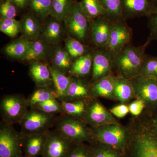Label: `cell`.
<instances>
[{
  "label": "cell",
  "mask_w": 157,
  "mask_h": 157,
  "mask_svg": "<svg viewBox=\"0 0 157 157\" xmlns=\"http://www.w3.org/2000/svg\"><path fill=\"white\" fill-rule=\"evenodd\" d=\"M151 40L140 46L129 43L117 54L113 59L112 73L116 76L132 79L140 74L144 61L146 58L145 50Z\"/></svg>",
  "instance_id": "6da1fadb"
},
{
  "label": "cell",
  "mask_w": 157,
  "mask_h": 157,
  "mask_svg": "<svg viewBox=\"0 0 157 157\" xmlns=\"http://www.w3.org/2000/svg\"><path fill=\"white\" fill-rule=\"evenodd\" d=\"M128 124L131 135L127 147H129L132 157H157V137L143 118L140 116L132 117Z\"/></svg>",
  "instance_id": "7a4b0ae2"
},
{
  "label": "cell",
  "mask_w": 157,
  "mask_h": 157,
  "mask_svg": "<svg viewBox=\"0 0 157 157\" xmlns=\"http://www.w3.org/2000/svg\"><path fill=\"white\" fill-rule=\"evenodd\" d=\"M54 127L56 131L73 143H90L94 140L91 127L78 118L59 114Z\"/></svg>",
  "instance_id": "3957f363"
},
{
  "label": "cell",
  "mask_w": 157,
  "mask_h": 157,
  "mask_svg": "<svg viewBox=\"0 0 157 157\" xmlns=\"http://www.w3.org/2000/svg\"><path fill=\"white\" fill-rule=\"evenodd\" d=\"M91 128L94 140L124 151L131 135V129L128 124L124 126L118 123Z\"/></svg>",
  "instance_id": "277c9868"
},
{
  "label": "cell",
  "mask_w": 157,
  "mask_h": 157,
  "mask_svg": "<svg viewBox=\"0 0 157 157\" xmlns=\"http://www.w3.org/2000/svg\"><path fill=\"white\" fill-rule=\"evenodd\" d=\"M57 117L35 107L30 108L19 123L21 132L23 135L47 133L54 127Z\"/></svg>",
  "instance_id": "5b68a950"
},
{
  "label": "cell",
  "mask_w": 157,
  "mask_h": 157,
  "mask_svg": "<svg viewBox=\"0 0 157 157\" xmlns=\"http://www.w3.org/2000/svg\"><path fill=\"white\" fill-rule=\"evenodd\" d=\"M133 86L135 99L145 104L144 112L149 114L157 113V80L140 74L130 79Z\"/></svg>",
  "instance_id": "8992f818"
},
{
  "label": "cell",
  "mask_w": 157,
  "mask_h": 157,
  "mask_svg": "<svg viewBox=\"0 0 157 157\" xmlns=\"http://www.w3.org/2000/svg\"><path fill=\"white\" fill-rule=\"evenodd\" d=\"M28 108L27 98L22 95H8L1 98V117L2 121L9 124H19L27 112Z\"/></svg>",
  "instance_id": "52a82bcc"
},
{
  "label": "cell",
  "mask_w": 157,
  "mask_h": 157,
  "mask_svg": "<svg viewBox=\"0 0 157 157\" xmlns=\"http://www.w3.org/2000/svg\"><path fill=\"white\" fill-rule=\"evenodd\" d=\"M23 135L13 125L2 121L0 125V157H22Z\"/></svg>",
  "instance_id": "ba28073f"
},
{
  "label": "cell",
  "mask_w": 157,
  "mask_h": 157,
  "mask_svg": "<svg viewBox=\"0 0 157 157\" xmlns=\"http://www.w3.org/2000/svg\"><path fill=\"white\" fill-rule=\"evenodd\" d=\"M82 120L93 128L119 123L115 117L107 110L99 99L94 98L90 99Z\"/></svg>",
  "instance_id": "9c48e42d"
},
{
  "label": "cell",
  "mask_w": 157,
  "mask_h": 157,
  "mask_svg": "<svg viewBox=\"0 0 157 157\" xmlns=\"http://www.w3.org/2000/svg\"><path fill=\"white\" fill-rule=\"evenodd\" d=\"M88 18L78 3H75L73 10L64 20L69 33L80 42L86 39L88 31Z\"/></svg>",
  "instance_id": "30bf717a"
},
{
  "label": "cell",
  "mask_w": 157,
  "mask_h": 157,
  "mask_svg": "<svg viewBox=\"0 0 157 157\" xmlns=\"http://www.w3.org/2000/svg\"><path fill=\"white\" fill-rule=\"evenodd\" d=\"M132 36V29L122 20L113 22L109 41L104 49L113 58L130 43Z\"/></svg>",
  "instance_id": "8fae6325"
},
{
  "label": "cell",
  "mask_w": 157,
  "mask_h": 157,
  "mask_svg": "<svg viewBox=\"0 0 157 157\" xmlns=\"http://www.w3.org/2000/svg\"><path fill=\"white\" fill-rule=\"evenodd\" d=\"M74 143L55 129L47 133L42 157H67Z\"/></svg>",
  "instance_id": "7c38bea8"
},
{
  "label": "cell",
  "mask_w": 157,
  "mask_h": 157,
  "mask_svg": "<svg viewBox=\"0 0 157 157\" xmlns=\"http://www.w3.org/2000/svg\"><path fill=\"white\" fill-rule=\"evenodd\" d=\"M113 57L104 48L96 52L93 56L91 83L113 74Z\"/></svg>",
  "instance_id": "4fadbf2b"
},
{
  "label": "cell",
  "mask_w": 157,
  "mask_h": 157,
  "mask_svg": "<svg viewBox=\"0 0 157 157\" xmlns=\"http://www.w3.org/2000/svg\"><path fill=\"white\" fill-rule=\"evenodd\" d=\"M113 22L105 16L98 17L91 26L92 39L98 47L104 48L108 43Z\"/></svg>",
  "instance_id": "5bb4252c"
},
{
  "label": "cell",
  "mask_w": 157,
  "mask_h": 157,
  "mask_svg": "<svg viewBox=\"0 0 157 157\" xmlns=\"http://www.w3.org/2000/svg\"><path fill=\"white\" fill-rule=\"evenodd\" d=\"M115 76L112 74L91 83L90 97L117 101L115 94Z\"/></svg>",
  "instance_id": "9a60e30c"
},
{
  "label": "cell",
  "mask_w": 157,
  "mask_h": 157,
  "mask_svg": "<svg viewBox=\"0 0 157 157\" xmlns=\"http://www.w3.org/2000/svg\"><path fill=\"white\" fill-rule=\"evenodd\" d=\"M45 134L23 135L22 146L24 155L37 157L42 155L47 138Z\"/></svg>",
  "instance_id": "2e32d148"
},
{
  "label": "cell",
  "mask_w": 157,
  "mask_h": 157,
  "mask_svg": "<svg viewBox=\"0 0 157 157\" xmlns=\"http://www.w3.org/2000/svg\"><path fill=\"white\" fill-rule=\"evenodd\" d=\"M29 75L37 87L51 86L52 79L49 67L40 62L31 63L29 67Z\"/></svg>",
  "instance_id": "e0dca14e"
},
{
  "label": "cell",
  "mask_w": 157,
  "mask_h": 157,
  "mask_svg": "<svg viewBox=\"0 0 157 157\" xmlns=\"http://www.w3.org/2000/svg\"><path fill=\"white\" fill-rule=\"evenodd\" d=\"M90 84L83 78L73 77L66 97L63 101H73L92 98L90 96Z\"/></svg>",
  "instance_id": "ac0fdd59"
},
{
  "label": "cell",
  "mask_w": 157,
  "mask_h": 157,
  "mask_svg": "<svg viewBox=\"0 0 157 157\" xmlns=\"http://www.w3.org/2000/svg\"><path fill=\"white\" fill-rule=\"evenodd\" d=\"M48 67L52 77L53 87L56 93L58 100L63 101L66 97L73 77L66 76V74L52 66Z\"/></svg>",
  "instance_id": "d6986e66"
},
{
  "label": "cell",
  "mask_w": 157,
  "mask_h": 157,
  "mask_svg": "<svg viewBox=\"0 0 157 157\" xmlns=\"http://www.w3.org/2000/svg\"><path fill=\"white\" fill-rule=\"evenodd\" d=\"M115 94L117 101L128 105L135 99L131 80L115 76Z\"/></svg>",
  "instance_id": "ffe728a7"
},
{
  "label": "cell",
  "mask_w": 157,
  "mask_h": 157,
  "mask_svg": "<svg viewBox=\"0 0 157 157\" xmlns=\"http://www.w3.org/2000/svg\"><path fill=\"white\" fill-rule=\"evenodd\" d=\"M154 2L147 0H122V9L127 15L132 16L145 14L148 16L154 7Z\"/></svg>",
  "instance_id": "44dd1931"
},
{
  "label": "cell",
  "mask_w": 157,
  "mask_h": 157,
  "mask_svg": "<svg viewBox=\"0 0 157 157\" xmlns=\"http://www.w3.org/2000/svg\"><path fill=\"white\" fill-rule=\"evenodd\" d=\"M93 56L87 53L75 60L73 63L70 73L71 76L78 78H84L92 73Z\"/></svg>",
  "instance_id": "7402d4cb"
},
{
  "label": "cell",
  "mask_w": 157,
  "mask_h": 157,
  "mask_svg": "<svg viewBox=\"0 0 157 157\" xmlns=\"http://www.w3.org/2000/svg\"><path fill=\"white\" fill-rule=\"evenodd\" d=\"M90 98L73 101H60L63 108V114L83 119Z\"/></svg>",
  "instance_id": "603a6c76"
},
{
  "label": "cell",
  "mask_w": 157,
  "mask_h": 157,
  "mask_svg": "<svg viewBox=\"0 0 157 157\" xmlns=\"http://www.w3.org/2000/svg\"><path fill=\"white\" fill-rule=\"evenodd\" d=\"M42 32L44 40L47 43L54 44L61 40L63 29L60 21L55 19L47 22L42 29Z\"/></svg>",
  "instance_id": "cb8c5ba5"
},
{
  "label": "cell",
  "mask_w": 157,
  "mask_h": 157,
  "mask_svg": "<svg viewBox=\"0 0 157 157\" xmlns=\"http://www.w3.org/2000/svg\"><path fill=\"white\" fill-rule=\"evenodd\" d=\"M21 31L25 39L35 40L39 37L42 28L36 18L31 15L24 17L21 21Z\"/></svg>",
  "instance_id": "d4e9b609"
},
{
  "label": "cell",
  "mask_w": 157,
  "mask_h": 157,
  "mask_svg": "<svg viewBox=\"0 0 157 157\" xmlns=\"http://www.w3.org/2000/svg\"><path fill=\"white\" fill-rule=\"evenodd\" d=\"M52 99H57L56 93L51 86L38 87L27 98L29 108L33 107L36 104Z\"/></svg>",
  "instance_id": "484cf974"
},
{
  "label": "cell",
  "mask_w": 157,
  "mask_h": 157,
  "mask_svg": "<svg viewBox=\"0 0 157 157\" xmlns=\"http://www.w3.org/2000/svg\"><path fill=\"white\" fill-rule=\"evenodd\" d=\"M74 4L72 0H52L51 15L59 21H64L72 11Z\"/></svg>",
  "instance_id": "4316f807"
},
{
  "label": "cell",
  "mask_w": 157,
  "mask_h": 157,
  "mask_svg": "<svg viewBox=\"0 0 157 157\" xmlns=\"http://www.w3.org/2000/svg\"><path fill=\"white\" fill-rule=\"evenodd\" d=\"M105 11V17L113 22L122 20V0H100Z\"/></svg>",
  "instance_id": "83f0119b"
},
{
  "label": "cell",
  "mask_w": 157,
  "mask_h": 157,
  "mask_svg": "<svg viewBox=\"0 0 157 157\" xmlns=\"http://www.w3.org/2000/svg\"><path fill=\"white\" fill-rule=\"evenodd\" d=\"M79 6L88 18L94 19L105 16V11L100 0H82Z\"/></svg>",
  "instance_id": "f1b7e54d"
},
{
  "label": "cell",
  "mask_w": 157,
  "mask_h": 157,
  "mask_svg": "<svg viewBox=\"0 0 157 157\" xmlns=\"http://www.w3.org/2000/svg\"><path fill=\"white\" fill-rule=\"evenodd\" d=\"M31 42L28 39H20L6 46L4 52L8 56L21 60L27 52Z\"/></svg>",
  "instance_id": "f546056e"
},
{
  "label": "cell",
  "mask_w": 157,
  "mask_h": 157,
  "mask_svg": "<svg viewBox=\"0 0 157 157\" xmlns=\"http://www.w3.org/2000/svg\"><path fill=\"white\" fill-rule=\"evenodd\" d=\"M71 59V57L67 51L61 48H56L54 53L52 67L66 74L70 71L73 64Z\"/></svg>",
  "instance_id": "4dcf8cb0"
},
{
  "label": "cell",
  "mask_w": 157,
  "mask_h": 157,
  "mask_svg": "<svg viewBox=\"0 0 157 157\" xmlns=\"http://www.w3.org/2000/svg\"><path fill=\"white\" fill-rule=\"evenodd\" d=\"M47 52L46 45L41 40L31 42L27 52L21 60L26 61H38L44 57Z\"/></svg>",
  "instance_id": "1f68e13d"
},
{
  "label": "cell",
  "mask_w": 157,
  "mask_h": 157,
  "mask_svg": "<svg viewBox=\"0 0 157 157\" xmlns=\"http://www.w3.org/2000/svg\"><path fill=\"white\" fill-rule=\"evenodd\" d=\"M93 157H122V151L117 149L98 141L94 140L90 142Z\"/></svg>",
  "instance_id": "d6a6232c"
},
{
  "label": "cell",
  "mask_w": 157,
  "mask_h": 157,
  "mask_svg": "<svg viewBox=\"0 0 157 157\" xmlns=\"http://www.w3.org/2000/svg\"><path fill=\"white\" fill-rule=\"evenodd\" d=\"M31 9L41 19L51 15L52 0H29Z\"/></svg>",
  "instance_id": "836d02e7"
},
{
  "label": "cell",
  "mask_w": 157,
  "mask_h": 157,
  "mask_svg": "<svg viewBox=\"0 0 157 157\" xmlns=\"http://www.w3.org/2000/svg\"><path fill=\"white\" fill-rule=\"evenodd\" d=\"M21 22L14 18H5L1 17L0 21V31L9 36L14 37L21 31Z\"/></svg>",
  "instance_id": "e575fe53"
},
{
  "label": "cell",
  "mask_w": 157,
  "mask_h": 157,
  "mask_svg": "<svg viewBox=\"0 0 157 157\" xmlns=\"http://www.w3.org/2000/svg\"><path fill=\"white\" fill-rule=\"evenodd\" d=\"M66 48L71 58L77 59L87 54L86 47L75 38L69 37L67 39L66 41Z\"/></svg>",
  "instance_id": "d590c367"
},
{
  "label": "cell",
  "mask_w": 157,
  "mask_h": 157,
  "mask_svg": "<svg viewBox=\"0 0 157 157\" xmlns=\"http://www.w3.org/2000/svg\"><path fill=\"white\" fill-rule=\"evenodd\" d=\"M33 107L50 115H56L63 113L60 101L59 102L57 99H50L39 103Z\"/></svg>",
  "instance_id": "8d00e7d4"
},
{
  "label": "cell",
  "mask_w": 157,
  "mask_h": 157,
  "mask_svg": "<svg viewBox=\"0 0 157 157\" xmlns=\"http://www.w3.org/2000/svg\"><path fill=\"white\" fill-rule=\"evenodd\" d=\"M140 74L157 80V56H147L144 61Z\"/></svg>",
  "instance_id": "74e56055"
},
{
  "label": "cell",
  "mask_w": 157,
  "mask_h": 157,
  "mask_svg": "<svg viewBox=\"0 0 157 157\" xmlns=\"http://www.w3.org/2000/svg\"><path fill=\"white\" fill-rule=\"evenodd\" d=\"M67 157H93L91 147L84 143H74Z\"/></svg>",
  "instance_id": "f35d334b"
},
{
  "label": "cell",
  "mask_w": 157,
  "mask_h": 157,
  "mask_svg": "<svg viewBox=\"0 0 157 157\" xmlns=\"http://www.w3.org/2000/svg\"><path fill=\"white\" fill-rule=\"evenodd\" d=\"M154 2L153 8L148 15V26L150 32L148 38L151 41L157 40V0H155Z\"/></svg>",
  "instance_id": "ab89813d"
},
{
  "label": "cell",
  "mask_w": 157,
  "mask_h": 157,
  "mask_svg": "<svg viewBox=\"0 0 157 157\" xmlns=\"http://www.w3.org/2000/svg\"><path fill=\"white\" fill-rule=\"evenodd\" d=\"M14 3L11 0H6L1 5L0 13L1 17L5 18H14L16 16L17 11Z\"/></svg>",
  "instance_id": "60d3db41"
},
{
  "label": "cell",
  "mask_w": 157,
  "mask_h": 157,
  "mask_svg": "<svg viewBox=\"0 0 157 157\" xmlns=\"http://www.w3.org/2000/svg\"><path fill=\"white\" fill-rule=\"evenodd\" d=\"M129 113L132 117L140 116L145 109V104L143 101L138 99H135L128 104Z\"/></svg>",
  "instance_id": "b9f144b4"
},
{
  "label": "cell",
  "mask_w": 157,
  "mask_h": 157,
  "mask_svg": "<svg viewBox=\"0 0 157 157\" xmlns=\"http://www.w3.org/2000/svg\"><path fill=\"white\" fill-rule=\"evenodd\" d=\"M141 116L152 133L157 137V113L148 114L143 112Z\"/></svg>",
  "instance_id": "7bdbcfd3"
},
{
  "label": "cell",
  "mask_w": 157,
  "mask_h": 157,
  "mask_svg": "<svg viewBox=\"0 0 157 157\" xmlns=\"http://www.w3.org/2000/svg\"><path fill=\"white\" fill-rule=\"evenodd\" d=\"M113 116L118 118H121L125 117L129 113L128 105V104H121L114 106L109 109Z\"/></svg>",
  "instance_id": "ee69618b"
},
{
  "label": "cell",
  "mask_w": 157,
  "mask_h": 157,
  "mask_svg": "<svg viewBox=\"0 0 157 157\" xmlns=\"http://www.w3.org/2000/svg\"><path fill=\"white\" fill-rule=\"evenodd\" d=\"M17 7L23 9L27 5L29 0H11Z\"/></svg>",
  "instance_id": "f6af8a7d"
},
{
  "label": "cell",
  "mask_w": 157,
  "mask_h": 157,
  "mask_svg": "<svg viewBox=\"0 0 157 157\" xmlns=\"http://www.w3.org/2000/svg\"><path fill=\"white\" fill-rule=\"evenodd\" d=\"M22 157H28L25 156L24 155Z\"/></svg>",
  "instance_id": "bcb514c9"
},
{
  "label": "cell",
  "mask_w": 157,
  "mask_h": 157,
  "mask_svg": "<svg viewBox=\"0 0 157 157\" xmlns=\"http://www.w3.org/2000/svg\"><path fill=\"white\" fill-rule=\"evenodd\" d=\"M155 1V0H153V1Z\"/></svg>",
  "instance_id": "7dc6e473"
}]
</instances>
